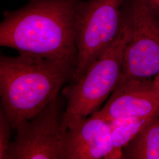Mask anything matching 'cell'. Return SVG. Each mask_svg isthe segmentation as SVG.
Instances as JSON below:
<instances>
[{
	"label": "cell",
	"instance_id": "8fae6325",
	"mask_svg": "<svg viewBox=\"0 0 159 159\" xmlns=\"http://www.w3.org/2000/svg\"><path fill=\"white\" fill-rule=\"evenodd\" d=\"M11 122L4 108H0V159H8L11 144Z\"/></svg>",
	"mask_w": 159,
	"mask_h": 159
},
{
	"label": "cell",
	"instance_id": "30bf717a",
	"mask_svg": "<svg viewBox=\"0 0 159 159\" xmlns=\"http://www.w3.org/2000/svg\"><path fill=\"white\" fill-rule=\"evenodd\" d=\"M154 116L150 117H123L109 121L111 129L113 146L110 159H121L123 148Z\"/></svg>",
	"mask_w": 159,
	"mask_h": 159
},
{
	"label": "cell",
	"instance_id": "3957f363",
	"mask_svg": "<svg viewBox=\"0 0 159 159\" xmlns=\"http://www.w3.org/2000/svg\"><path fill=\"white\" fill-rule=\"evenodd\" d=\"M131 33L130 6L129 0H125L117 39L77 82L63 88L66 100L62 125L65 131L99 111L102 102L116 89L121 77L123 55Z\"/></svg>",
	"mask_w": 159,
	"mask_h": 159
},
{
	"label": "cell",
	"instance_id": "9c48e42d",
	"mask_svg": "<svg viewBox=\"0 0 159 159\" xmlns=\"http://www.w3.org/2000/svg\"><path fill=\"white\" fill-rule=\"evenodd\" d=\"M159 114L123 148L121 159H159Z\"/></svg>",
	"mask_w": 159,
	"mask_h": 159
},
{
	"label": "cell",
	"instance_id": "7c38bea8",
	"mask_svg": "<svg viewBox=\"0 0 159 159\" xmlns=\"http://www.w3.org/2000/svg\"><path fill=\"white\" fill-rule=\"evenodd\" d=\"M159 19V0H148Z\"/></svg>",
	"mask_w": 159,
	"mask_h": 159
},
{
	"label": "cell",
	"instance_id": "6da1fadb",
	"mask_svg": "<svg viewBox=\"0 0 159 159\" xmlns=\"http://www.w3.org/2000/svg\"><path fill=\"white\" fill-rule=\"evenodd\" d=\"M80 0H30L23 8L5 11L0 45L19 54L77 64L75 13Z\"/></svg>",
	"mask_w": 159,
	"mask_h": 159
},
{
	"label": "cell",
	"instance_id": "ba28073f",
	"mask_svg": "<svg viewBox=\"0 0 159 159\" xmlns=\"http://www.w3.org/2000/svg\"><path fill=\"white\" fill-rule=\"evenodd\" d=\"M113 150L110 123L96 114L66 131L64 159H110Z\"/></svg>",
	"mask_w": 159,
	"mask_h": 159
},
{
	"label": "cell",
	"instance_id": "277c9868",
	"mask_svg": "<svg viewBox=\"0 0 159 159\" xmlns=\"http://www.w3.org/2000/svg\"><path fill=\"white\" fill-rule=\"evenodd\" d=\"M125 0H80L75 13L77 65L69 83L84 75L119 34Z\"/></svg>",
	"mask_w": 159,
	"mask_h": 159
},
{
	"label": "cell",
	"instance_id": "5b68a950",
	"mask_svg": "<svg viewBox=\"0 0 159 159\" xmlns=\"http://www.w3.org/2000/svg\"><path fill=\"white\" fill-rule=\"evenodd\" d=\"M64 110L58 95L33 117L20 123L8 159H64Z\"/></svg>",
	"mask_w": 159,
	"mask_h": 159
},
{
	"label": "cell",
	"instance_id": "8992f818",
	"mask_svg": "<svg viewBox=\"0 0 159 159\" xmlns=\"http://www.w3.org/2000/svg\"><path fill=\"white\" fill-rule=\"evenodd\" d=\"M132 33L125 47L120 80L159 75V19L148 0H129Z\"/></svg>",
	"mask_w": 159,
	"mask_h": 159
},
{
	"label": "cell",
	"instance_id": "52a82bcc",
	"mask_svg": "<svg viewBox=\"0 0 159 159\" xmlns=\"http://www.w3.org/2000/svg\"><path fill=\"white\" fill-rule=\"evenodd\" d=\"M159 113V75L148 79L120 80L104 107L96 113L108 121Z\"/></svg>",
	"mask_w": 159,
	"mask_h": 159
},
{
	"label": "cell",
	"instance_id": "7a4b0ae2",
	"mask_svg": "<svg viewBox=\"0 0 159 159\" xmlns=\"http://www.w3.org/2000/svg\"><path fill=\"white\" fill-rule=\"evenodd\" d=\"M77 65L70 60L29 54H19L17 57L1 56V106L13 130L59 95L72 79Z\"/></svg>",
	"mask_w": 159,
	"mask_h": 159
}]
</instances>
